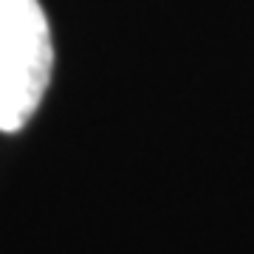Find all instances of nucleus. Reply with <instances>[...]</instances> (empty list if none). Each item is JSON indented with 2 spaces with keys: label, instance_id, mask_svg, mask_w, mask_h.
<instances>
[{
  "label": "nucleus",
  "instance_id": "obj_1",
  "mask_svg": "<svg viewBox=\"0 0 254 254\" xmlns=\"http://www.w3.org/2000/svg\"><path fill=\"white\" fill-rule=\"evenodd\" d=\"M54 68L51 28L40 0H0V133L34 116Z\"/></svg>",
  "mask_w": 254,
  "mask_h": 254
}]
</instances>
